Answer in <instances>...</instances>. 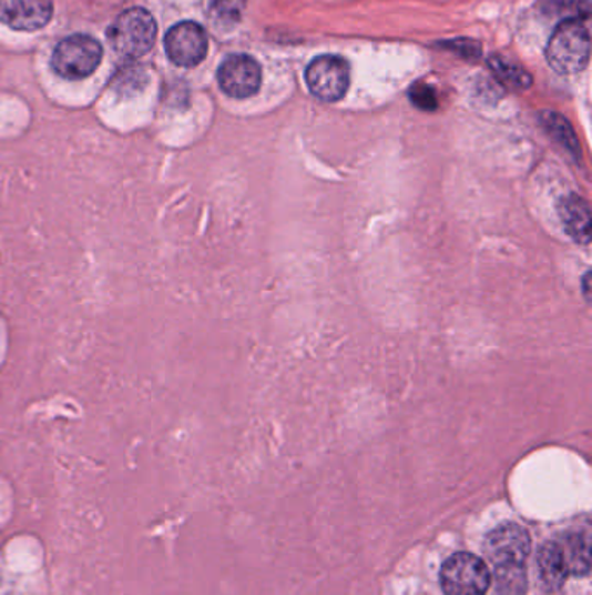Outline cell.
Returning a JSON list of instances; mask_svg holds the SVG:
<instances>
[{"label": "cell", "instance_id": "obj_1", "mask_svg": "<svg viewBox=\"0 0 592 595\" xmlns=\"http://www.w3.org/2000/svg\"><path fill=\"white\" fill-rule=\"evenodd\" d=\"M589 54H591V36L588 27L576 18L564 20L554 30L545 51L549 64L563 75H572L584 70Z\"/></svg>", "mask_w": 592, "mask_h": 595}, {"label": "cell", "instance_id": "obj_2", "mask_svg": "<svg viewBox=\"0 0 592 595\" xmlns=\"http://www.w3.org/2000/svg\"><path fill=\"white\" fill-rule=\"evenodd\" d=\"M156 23L146 9L133 8L122 12L109 29V41L116 53L140 58L155 44Z\"/></svg>", "mask_w": 592, "mask_h": 595}, {"label": "cell", "instance_id": "obj_3", "mask_svg": "<svg viewBox=\"0 0 592 595\" xmlns=\"http://www.w3.org/2000/svg\"><path fill=\"white\" fill-rule=\"evenodd\" d=\"M441 588L447 595H484L490 587V572L477 555H452L440 573Z\"/></svg>", "mask_w": 592, "mask_h": 595}, {"label": "cell", "instance_id": "obj_4", "mask_svg": "<svg viewBox=\"0 0 592 595\" xmlns=\"http://www.w3.org/2000/svg\"><path fill=\"white\" fill-rule=\"evenodd\" d=\"M103 48L91 36L67 37L54 49L52 69L64 79H84L91 75L100 64Z\"/></svg>", "mask_w": 592, "mask_h": 595}, {"label": "cell", "instance_id": "obj_5", "mask_svg": "<svg viewBox=\"0 0 592 595\" xmlns=\"http://www.w3.org/2000/svg\"><path fill=\"white\" fill-rule=\"evenodd\" d=\"M306 82L318 100L333 101L345 97L349 88V67L343 58L325 57L315 58L306 70Z\"/></svg>", "mask_w": 592, "mask_h": 595}, {"label": "cell", "instance_id": "obj_6", "mask_svg": "<svg viewBox=\"0 0 592 595\" xmlns=\"http://www.w3.org/2000/svg\"><path fill=\"white\" fill-rule=\"evenodd\" d=\"M530 548L532 543L529 533L512 523L496 527L484 542V551L496 567L524 566Z\"/></svg>", "mask_w": 592, "mask_h": 595}, {"label": "cell", "instance_id": "obj_7", "mask_svg": "<svg viewBox=\"0 0 592 595\" xmlns=\"http://www.w3.org/2000/svg\"><path fill=\"white\" fill-rule=\"evenodd\" d=\"M207 33L201 24L183 21L169 30L165 36V51L169 60L177 67L192 69L204 61L207 54Z\"/></svg>", "mask_w": 592, "mask_h": 595}, {"label": "cell", "instance_id": "obj_8", "mask_svg": "<svg viewBox=\"0 0 592 595\" xmlns=\"http://www.w3.org/2000/svg\"><path fill=\"white\" fill-rule=\"evenodd\" d=\"M217 81L228 97H254L261 88L259 64L254 58L235 54L223 61L217 72Z\"/></svg>", "mask_w": 592, "mask_h": 595}, {"label": "cell", "instance_id": "obj_9", "mask_svg": "<svg viewBox=\"0 0 592 595\" xmlns=\"http://www.w3.org/2000/svg\"><path fill=\"white\" fill-rule=\"evenodd\" d=\"M52 18V0H0V20L21 32L44 29Z\"/></svg>", "mask_w": 592, "mask_h": 595}, {"label": "cell", "instance_id": "obj_10", "mask_svg": "<svg viewBox=\"0 0 592 595\" xmlns=\"http://www.w3.org/2000/svg\"><path fill=\"white\" fill-rule=\"evenodd\" d=\"M558 213H560L567 234L573 241L584 245L591 242V205L584 198L569 195V198L561 199Z\"/></svg>", "mask_w": 592, "mask_h": 595}, {"label": "cell", "instance_id": "obj_11", "mask_svg": "<svg viewBox=\"0 0 592 595\" xmlns=\"http://www.w3.org/2000/svg\"><path fill=\"white\" fill-rule=\"evenodd\" d=\"M539 572L545 587L557 591L570 575L560 543L549 542L539 552Z\"/></svg>", "mask_w": 592, "mask_h": 595}, {"label": "cell", "instance_id": "obj_12", "mask_svg": "<svg viewBox=\"0 0 592 595\" xmlns=\"http://www.w3.org/2000/svg\"><path fill=\"white\" fill-rule=\"evenodd\" d=\"M560 543L570 575H588L591 567V545L585 535H569Z\"/></svg>", "mask_w": 592, "mask_h": 595}, {"label": "cell", "instance_id": "obj_13", "mask_svg": "<svg viewBox=\"0 0 592 595\" xmlns=\"http://www.w3.org/2000/svg\"><path fill=\"white\" fill-rule=\"evenodd\" d=\"M542 124L561 147L569 150L575 158H581V143L576 140L572 125L567 119L561 118L560 113L544 112L542 113Z\"/></svg>", "mask_w": 592, "mask_h": 595}, {"label": "cell", "instance_id": "obj_14", "mask_svg": "<svg viewBox=\"0 0 592 595\" xmlns=\"http://www.w3.org/2000/svg\"><path fill=\"white\" fill-rule=\"evenodd\" d=\"M490 69L496 73L497 79L502 84L509 85L511 89H529L532 85V77L530 73L524 72L518 64H512L511 61L504 60L501 57L490 58Z\"/></svg>", "mask_w": 592, "mask_h": 595}, {"label": "cell", "instance_id": "obj_15", "mask_svg": "<svg viewBox=\"0 0 592 595\" xmlns=\"http://www.w3.org/2000/svg\"><path fill=\"white\" fill-rule=\"evenodd\" d=\"M496 584L501 595H524L527 592L524 566L496 567Z\"/></svg>", "mask_w": 592, "mask_h": 595}, {"label": "cell", "instance_id": "obj_16", "mask_svg": "<svg viewBox=\"0 0 592 595\" xmlns=\"http://www.w3.org/2000/svg\"><path fill=\"white\" fill-rule=\"evenodd\" d=\"M247 0H213V14L221 23L233 24L241 20Z\"/></svg>", "mask_w": 592, "mask_h": 595}, {"label": "cell", "instance_id": "obj_17", "mask_svg": "<svg viewBox=\"0 0 592 595\" xmlns=\"http://www.w3.org/2000/svg\"><path fill=\"white\" fill-rule=\"evenodd\" d=\"M410 101L417 109L428 110V112L438 109L437 93H435V89L431 85L425 84V82H419V84L410 89Z\"/></svg>", "mask_w": 592, "mask_h": 595}]
</instances>
